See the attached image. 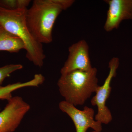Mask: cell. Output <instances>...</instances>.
I'll list each match as a JSON object with an SVG mask.
<instances>
[{"label": "cell", "instance_id": "obj_1", "mask_svg": "<svg viewBox=\"0 0 132 132\" xmlns=\"http://www.w3.org/2000/svg\"><path fill=\"white\" fill-rule=\"evenodd\" d=\"M73 0H35L26 15V23L33 37L43 44L53 41L52 32L60 14L70 7Z\"/></svg>", "mask_w": 132, "mask_h": 132}, {"label": "cell", "instance_id": "obj_2", "mask_svg": "<svg viewBox=\"0 0 132 132\" xmlns=\"http://www.w3.org/2000/svg\"><path fill=\"white\" fill-rule=\"evenodd\" d=\"M27 9L10 10L0 7V25L22 40L25 45L27 58L34 65L40 68L44 64L46 55L42 44L33 37L27 26Z\"/></svg>", "mask_w": 132, "mask_h": 132}, {"label": "cell", "instance_id": "obj_3", "mask_svg": "<svg viewBox=\"0 0 132 132\" xmlns=\"http://www.w3.org/2000/svg\"><path fill=\"white\" fill-rule=\"evenodd\" d=\"M97 73V69L93 67L88 71L76 70L61 75L57 86L64 101L75 106L84 105L99 86Z\"/></svg>", "mask_w": 132, "mask_h": 132}, {"label": "cell", "instance_id": "obj_4", "mask_svg": "<svg viewBox=\"0 0 132 132\" xmlns=\"http://www.w3.org/2000/svg\"><path fill=\"white\" fill-rule=\"evenodd\" d=\"M119 65L117 57H113L109 62V72L104 84L97 88L95 95L92 98L91 103L93 106H97V113L95 116V120L101 123L108 125L112 120V113L106 105V102L112 91L111 83L115 77L116 71Z\"/></svg>", "mask_w": 132, "mask_h": 132}, {"label": "cell", "instance_id": "obj_5", "mask_svg": "<svg viewBox=\"0 0 132 132\" xmlns=\"http://www.w3.org/2000/svg\"><path fill=\"white\" fill-rule=\"evenodd\" d=\"M7 101L5 108L0 112V132L15 131L31 108L20 96L12 97Z\"/></svg>", "mask_w": 132, "mask_h": 132}, {"label": "cell", "instance_id": "obj_6", "mask_svg": "<svg viewBox=\"0 0 132 132\" xmlns=\"http://www.w3.org/2000/svg\"><path fill=\"white\" fill-rule=\"evenodd\" d=\"M59 109L71 118L74 124L76 132H87L92 128L94 131L101 132L102 124L95 119V111L93 108L85 106L81 110L65 101L59 104Z\"/></svg>", "mask_w": 132, "mask_h": 132}, {"label": "cell", "instance_id": "obj_7", "mask_svg": "<svg viewBox=\"0 0 132 132\" xmlns=\"http://www.w3.org/2000/svg\"><path fill=\"white\" fill-rule=\"evenodd\" d=\"M69 55L60 71L61 75L76 70L88 71L93 68L89 56V47L85 40L71 45Z\"/></svg>", "mask_w": 132, "mask_h": 132}, {"label": "cell", "instance_id": "obj_8", "mask_svg": "<svg viewBox=\"0 0 132 132\" xmlns=\"http://www.w3.org/2000/svg\"><path fill=\"white\" fill-rule=\"evenodd\" d=\"M108 5L104 29L109 32L118 28L124 20L132 19V0H105Z\"/></svg>", "mask_w": 132, "mask_h": 132}, {"label": "cell", "instance_id": "obj_9", "mask_svg": "<svg viewBox=\"0 0 132 132\" xmlns=\"http://www.w3.org/2000/svg\"><path fill=\"white\" fill-rule=\"evenodd\" d=\"M22 49H25L22 40L0 25V51L18 53Z\"/></svg>", "mask_w": 132, "mask_h": 132}, {"label": "cell", "instance_id": "obj_10", "mask_svg": "<svg viewBox=\"0 0 132 132\" xmlns=\"http://www.w3.org/2000/svg\"><path fill=\"white\" fill-rule=\"evenodd\" d=\"M45 78L41 74H36L31 80L24 82H18L9 84L5 86H0V99L9 100L12 98V93L22 88L33 87H38L43 83Z\"/></svg>", "mask_w": 132, "mask_h": 132}, {"label": "cell", "instance_id": "obj_11", "mask_svg": "<svg viewBox=\"0 0 132 132\" xmlns=\"http://www.w3.org/2000/svg\"><path fill=\"white\" fill-rule=\"evenodd\" d=\"M23 66L20 64H11L0 67V86L5 79L14 72L21 70Z\"/></svg>", "mask_w": 132, "mask_h": 132}, {"label": "cell", "instance_id": "obj_12", "mask_svg": "<svg viewBox=\"0 0 132 132\" xmlns=\"http://www.w3.org/2000/svg\"><path fill=\"white\" fill-rule=\"evenodd\" d=\"M0 7L10 10L19 9V0H0Z\"/></svg>", "mask_w": 132, "mask_h": 132}, {"label": "cell", "instance_id": "obj_13", "mask_svg": "<svg viewBox=\"0 0 132 132\" xmlns=\"http://www.w3.org/2000/svg\"><path fill=\"white\" fill-rule=\"evenodd\" d=\"M92 132H97L95 131H92Z\"/></svg>", "mask_w": 132, "mask_h": 132}]
</instances>
